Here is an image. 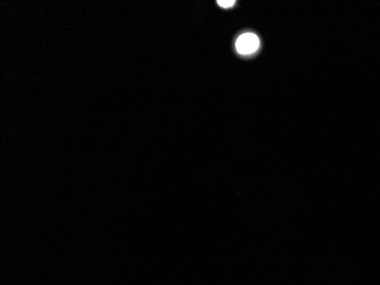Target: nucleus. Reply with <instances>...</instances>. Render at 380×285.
<instances>
[{"label":"nucleus","mask_w":380,"mask_h":285,"mask_svg":"<svg viewBox=\"0 0 380 285\" xmlns=\"http://www.w3.org/2000/svg\"><path fill=\"white\" fill-rule=\"evenodd\" d=\"M259 47V39L257 34H242L236 41V49L240 55H252L257 52Z\"/></svg>","instance_id":"obj_1"},{"label":"nucleus","mask_w":380,"mask_h":285,"mask_svg":"<svg viewBox=\"0 0 380 285\" xmlns=\"http://www.w3.org/2000/svg\"><path fill=\"white\" fill-rule=\"evenodd\" d=\"M217 4L219 6L229 8V7H233L235 5L236 1L235 0H219Z\"/></svg>","instance_id":"obj_2"}]
</instances>
